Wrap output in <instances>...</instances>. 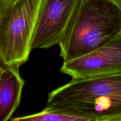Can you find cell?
<instances>
[{
	"label": "cell",
	"mask_w": 121,
	"mask_h": 121,
	"mask_svg": "<svg viewBox=\"0 0 121 121\" xmlns=\"http://www.w3.org/2000/svg\"><path fill=\"white\" fill-rule=\"evenodd\" d=\"M46 108L89 121H121V74L72 79L48 93Z\"/></svg>",
	"instance_id": "obj_1"
},
{
	"label": "cell",
	"mask_w": 121,
	"mask_h": 121,
	"mask_svg": "<svg viewBox=\"0 0 121 121\" xmlns=\"http://www.w3.org/2000/svg\"><path fill=\"white\" fill-rule=\"evenodd\" d=\"M121 34V7L113 0H82L59 46L63 61L85 55Z\"/></svg>",
	"instance_id": "obj_2"
},
{
	"label": "cell",
	"mask_w": 121,
	"mask_h": 121,
	"mask_svg": "<svg viewBox=\"0 0 121 121\" xmlns=\"http://www.w3.org/2000/svg\"><path fill=\"white\" fill-rule=\"evenodd\" d=\"M44 0H0L1 65L20 67L29 59Z\"/></svg>",
	"instance_id": "obj_3"
},
{
	"label": "cell",
	"mask_w": 121,
	"mask_h": 121,
	"mask_svg": "<svg viewBox=\"0 0 121 121\" xmlns=\"http://www.w3.org/2000/svg\"><path fill=\"white\" fill-rule=\"evenodd\" d=\"M82 0H44L32 42V50L59 45Z\"/></svg>",
	"instance_id": "obj_4"
},
{
	"label": "cell",
	"mask_w": 121,
	"mask_h": 121,
	"mask_svg": "<svg viewBox=\"0 0 121 121\" xmlns=\"http://www.w3.org/2000/svg\"><path fill=\"white\" fill-rule=\"evenodd\" d=\"M60 70L74 79L121 74V34L85 55L63 61Z\"/></svg>",
	"instance_id": "obj_5"
},
{
	"label": "cell",
	"mask_w": 121,
	"mask_h": 121,
	"mask_svg": "<svg viewBox=\"0 0 121 121\" xmlns=\"http://www.w3.org/2000/svg\"><path fill=\"white\" fill-rule=\"evenodd\" d=\"M24 80L19 67L1 65L0 67V121L11 119L20 104Z\"/></svg>",
	"instance_id": "obj_6"
},
{
	"label": "cell",
	"mask_w": 121,
	"mask_h": 121,
	"mask_svg": "<svg viewBox=\"0 0 121 121\" xmlns=\"http://www.w3.org/2000/svg\"><path fill=\"white\" fill-rule=\"evenodd\" d=\"M13 121H89L83 117L66 113L54 109L45 108L43 111L24 117L11 119Z\"/></svg>",
	"instance_id": "obj_7"
},
{
	"label": "cell",
	"mask_w": 121,
	"mask_h": 121,
	"mask_svg": "<svg viewBox=\"0 0 121 121\" xmlns=\"http://www.w3.org/2000/svg\"><path fill=\"white\" fill-rule=\"evenodd\" d=\"M115 3H117V4L119 5L120 7H121V0H113Z\"/></svg>",
	"instance_id": "obj_8"
}]
</instances>
